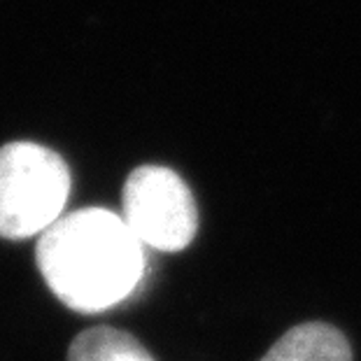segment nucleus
I'll list each match as a JSON object with an SVG mask.
<instances>
[{"label":"nucleus","instance_id":"obj_1","mask_svg":"<svg viewBox=\"0 0 361 361\" xmlns=\"http://www.w3.org/2000/svg\"><path fill=\"white\" fill-rule=\"evenodd\" d=\"M35 261L51 294L78 312L126 301L147 268L145 245L119 214L103 207L63 214L40 235Z\"/></svg>","mask_w":361,"mask_h":361},{"label":"nucleus","instance_id":"obj_2","mask_svg":"<svg viewBox=\"0 0 361 361\" xmlns=\"http://www.w3.org/2000/svg\"><path fill=\"white\" fill-rule=\"evenodd\" d=\"M71 171L56 152L37 142L0 147V235L26 240L63 217Z\"/></svg>","mask_w":361,"mask_h":361},{"label":"nucleus","instance_id":"obj_3","mask_svg":"<svg viewBox=\"0 0 361 361\" xmlns=\"http://www.w3.org/2000/svg\"><path fill=\"white\" fill-rule=\"evenodd\" d=\"M121 219L147 247L180 252L194 240L198 210L191 189L171 168L140 166L128 175Z\"/></svg>","mask_w":361,"mask_h":361},{"label":"nucleus","instance_id":"obj_4","mask_svg":"<svg viewBox=\"0 0 361 361\" xmlns=\"http://www.w3.org/2000/svg\"><path fill=\"white\" fill-rule=\"evenodd\" d=\"M261 361H352V350L336 326L312 322L284 334Z\"/></svg>","mask_w":361,"mask_h":361},{"label":"nucleus","instance_id":"obj_5","mask_svg":"<svg viewBox=\"0 0 361 361\" xmlns=\"http://www.w3.org/2000/svg\"><path fill=\"white\" fill-rule=\"evenodd\" d=\"M68 361H154L133 336L112 326L80 334L71 345Z\"/></svg>","mask_w":361,"mask_h":361}]
</instances>
